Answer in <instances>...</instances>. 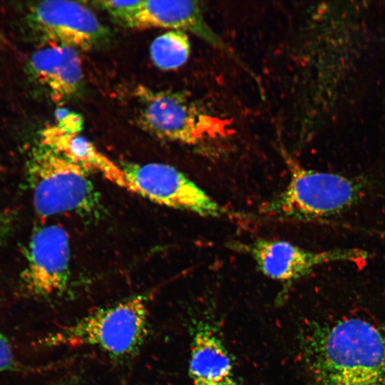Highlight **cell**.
I'll use <instances>...</instances> for the list:
<instances>
[{"mask_svg": "<svg viewBox=\"0 0 385 385\" xmlns=\"http://www.w3.org/2000/svg\"><path fill=\"white\" fill-rule=\"evenodd\" d=\"M40 145L57 152L90 172L99 173L110 182L130 192L129 180L123 167L101 153L84 137L66 132L53 125L41 131Z\"/></svg>", "mask_w": 385, "mask_h": 385, "instance_id": "obj_13", "label": "cell"}, {"mask_svg": "<svg viewBox=\"0 0 385 385\" xmlns=\"http://www.w3.org/2000/svg\"><path fill=\"white\" fill-rule=\"evenodd\" d=\"M130 192L157 204L203 217H219L227 210L190 178L164 163L122 165Z\"/></svg>", "mask_w": 385, "mask_h": 385, "instance_id": "obj_6", "label": "cell"}, {"mask_svg": "<svg viewBox=\"0 0 385 385\" xmlns=\"http://www.w3.org/2000/svg\"><path fill=\"white\" fill-rule=\"evenodd\" d=\"M150 297L138 294L101 307L60 327L43 342L54 347H93L115 360L133 357L149 332Z\"/></svg>", "mask_w": 385, "mask_h": 385, "instance_id": "obj_2", "label": "cell"}, {"mask_svg": "<svg viewBox=\"0 0 385 385\" xmlns=\"http://www.w3.org/2000/svg\"><path fill=\"white\" fill-rule=\"evenodd\" d=\"M302 349L319 385H385V332L366 319L349 317L316 325Z\"/></svg>", "mask_w": 385, "mask_h": 385, "instance_id": "obj_1", "label": "cell"}, {"mask_svg": "<svg viewBox=\"0 0 385 385\" xmlns=\"http://www.w3.org/2000/svg\"><path fill=\"white\" fill-rule=\"evenodd\" d=\"M21 273L26 290L36 297L63 292L70 279L71 248L67 231L59 225L39 227L32 235Z\"/></svg>", "mask_w": 385, "mask_h": 385, "instance_id": "obj_9", "label": "cell"}, {"mask_svg": "<svg viewBox=\"0 0 385 385\" xmlns=\"http://www.w3.org/2000/svg\"><path fill=\"white\" fill-rule=\"evenodd\" d=\"M14 212L0 211V246L11 233L14 227Z\"/></svg>", "mask_w": 385, "mask_h": 385, "instance_id": "obj_17", "label": "cell"}, {"mask_svg": "<svg viewBox=\"0 0 385 385\" xmlns=\"http://www.w3.org/2000/svg\"><path fill=\"white\" fill-rule=\"evenodd\" d=\"M30 14L35 29L52 44L88 51L109 40L108 29L91 9L79 2L41 1L31 7Z\"/></svg>", "mask_w": 385, "mask_h": 385, "instance_id": "obj_10", "label": "cell"}, {"mask_svg": "<svg viewBox=\"0 0 385 385\" xmlns=\"http://www.w3.org/2000/svg\"><path fill=\"white\" fill-rule=\"evenodd\" d=\"M356 196V185L349 178L292 163L287 185L265 202L260 211L276 219L314 220L339 212Z\"/></svg>", "mask_w": 385, "mask_h": 385, "instance_id": "obj_4", "label": "cell"}, {"mask_svg": "<svg viewBox=\"0 0 385 385\" xmlns=\"http://www.w3.org/2000/svg\"><path fill=\"white\" fill-rule=\"evenodd\" d=\"M104 9L120 24L132 29L163 28L190 32L225 51L227 47L207 24L195 1H107Z\"/></svg>", "mask_w": 385, "mask_h": 385, "instance_id": "obj_8", "label": "cell"}, {"mask_svg": "<svg viewBox=\"0 0 385 385\" xmlns=\"http://www.w3.org/2000/svg\"><path fill=\"white\" fill-rule=\"evenodd\" d=\"M33 205L42 217L66 212H88L98 204L90 171L39 145L26 164Z\"/></svg>", "mask_w": 385, "mask_h": 385, "instance_id": "obj_3", "label": "cell"}, {"mask_svg": "<svg viewBox=\"0 0 385 385\" xmlns=\"http://www.w3.org/2000/svg\"><path fill=\"white\" fill-rule=\"evenodd\" d=\"M150 57L154 64L163 70L182 66L190 53V43L186 32L171 30L158 36L150 45Z\"/></svg>", "mask_w": 385, "mask_h": 385, "instance_id": "obj_14", "label": "cell"}, {"mask_svg": "<svg viewBox=\"0 0 385 385\" xmlns=\"http://www.w3.org/2000/svg\"><path fill=\"white\" fill-rule=\"evenodd\" d=\"M58 123L56 124L61 129L66 132L78 134L81 130L83 120L81 118L76 114L64 109H60L56 113Z\"/></svg>", "mask_w": 385, "mask_h": 385, "instance_id": "obj_15", "label": "cell"}, {"mask_svg": "<svg viewBox=\"0 0 385 385\" xmlns=\"http://www.w3.org/2000/svg\"><path fill=\"white\" fill-rule=\"evenodd\" d=\"M16 359L9 339L0 332V371L14 370Z\"/></svg>", "mask_w": 385, "mask_h": 385, "instance_id": "obj_16", "label": "cell"}, {"mask_svg": "<svg viewBox=\"0 0 385 385\" xmlns=\"http://www.w3.org/2000/svg\"><path fill=\"white\" fill-rule=\"evenodd\" d=\"M140 127L169 141L197 145L222 133L218 118L206 113L185 94L139 86L135 91Z\"/></svg>", "mask_w": 385, "mask_h": 385, "instance_id": "obj_5", "label": "cell"}, {"mask_svg": "<svg viewBox=\"0 0 385 385\" xmlns=\"http://www.w3.org/2000/svg\"><path fill=\"white\" fill-rule=\"evenodd\" d=\"M78 51L52 44L32 53L29 66L34 77L56 101L74 96L83 84V72Z\"/></svg>", "mask_w": 385, "mask_h": 385, "instance_id": "obj_12", "label": "cell"}, {"mask_svg": "<svg viewBox=\"0 0 385 385\" xmlns=\"http://www.w3.org/2000/svg\"><path fill=\"white\" fill-rule=\"evenodd\" d=\"M190 331L188 375L192 385H242L215 322L199 319Z\"/></svg>", "mask_w": 385, "mask_h": 385, "instance_id": "obj_11", "label": "cell"}, {"mask_svg": "<svg viewBox=\"0 0 385 385\" xmlns=\"http://www.w3.org/2000/svg\"><path fill=\"white\" fill-rule=\"evenodd\" d=\"M236 250L248 254L257 269L266 277L291 284L321 265L349 262L361 264L366 254L358 249L312 251L288 241L259 238L247 243L232 244Z\"/></svg>", "mask_w": 385, "mask_h": 385, "instance_id": "obj_7", "label": "cell"}]
</instances>
